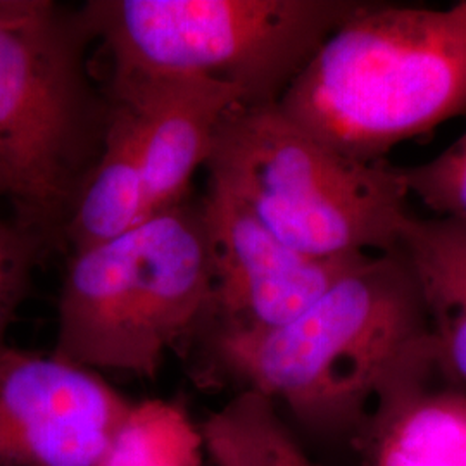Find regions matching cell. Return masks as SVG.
I'll return each mask as SVG.
<instances>
[{
	"mask_svg": "<svg viewBox=\"0 0 466 466\" xmlns=\"http://www.w3.org/2000/svg\"><path fill=\"white\" fill-rule=\"evenodd\" d=\"M350 450L360 466H466V390L432 335L385 380Z\"/></svg>",
	"mask_w": 466,
	"mask_h": 466,
	"instance_id": "cell-9",
	"label": "cell"
},
{
	"mask_svg": "<svg viewBox=\"0 0 466 466\" xmlns=\"http://www.w3.org/2000/svg\"><path fill=\"white\" fill-rule=\"evenodd\" d=\"M134 400L54 354L0 348V466H99Z\"/></svg>",
	"mask_w": 466,
	"mask_h": 466,
	"instance_id": "cell-7",
	"label": "cell"
},
{
	"mask_svg": "<svg viewBox=\"0 0 466 466\" xmlns=\"http://www.w3.org/2000/svg\"><path fill=\"white\" fill-rule=\"evenodd\" d=\"M99 466H213L199 423L178 400L134 402Z\"/></svg>",
	"mask_w": 466,
	"mask_h": 466,
	"instance_id": "cell-14",
	"label": "cell"
},
{
	"mask_svg": "<svg viewBox=\"0 0 466 466\" xmlns=\"http://www.w3.org/2000/svg\"><path fill=\"white\" fill-rule=\"evenodd\" d=\"M199 425L213 466H317L279 408L256 390H240Z\"/></svg>",
	"mask_w": 466,
	"mask_h": 466,
	"instance_id": "cell-13",
	"label": "cell"
},
{
	"mask_svg": "<svg viewBox=\"0 0 466 466\" xmlns=\"http://www.w3.org/2000/svg\"><path fill=\"white\" fill-rule=\"evenodd\" d=\"M111 102L135 119L146 175L149 218L188 199L190 182L204 167L219 123L244 106L232 85L209 78H149L109 84Z\"/></svg>",
	"mask_w": 466,
	"mask_h": 466,
	"instance_id": "cell-10",
	"label": "cell"
},
{
	"mask_svg": "<svg viewBox=\"0 0 466 466\" xmlns=\"http://www.w3.org/2000/svg\"><path fill=\"white\" fill-rule=\"evenodd\" d=\"M398 250L417 283L439 358L466 390V227L411 215Z\"/></svg>",
	"mask_w": 466,
	"mask_h": 466,
	"instance_id": "cell-11",
	"label": "cell"
},
{
	"mask_svg": "<svg viewBox=\"0 0 466 466\" xmlns=\"http://www.w3.org/2000/svg\"><path fill=\"white\" fill-rule=\"evenodd\" d=\"M429 337L417 283L394 250L367 256L283 327L208 332L192 350L202 385L256 390L304 432L350 450L385 380Z\"/></svg>",
	"mask_w": 466,
	"mask_h": 466,
	"instance_id": "cell-1",
	"label": "cell"
},
{
	"mask_svg": "<svg viewBox=\"0 0 466 466\" xmlns=\"http://www.w3.org/2000/svg\"><path fill=\"white\" fill-rule=\"evenodd\" d=\"M400 177L410 198L466 227V132L431 161L400 167Z\"/></svg>",
	"mask_w": 466,
	"mask_h": 466,
	"instance_id": "cell-15",
	"label": "cell"
},
{
	"mask_svg": "<svg viewBox=\"0 0 466 466\" xmlns=\"http://www.w3.org/2000/svg\"><path fill=\"white\" fill-rule=\"evenodd\" d=\"M47 246L16 221L0 218V348L26 298L35 267Z\"/></svg>",
	"mask_w": 466,
	"mask_h": 466,
	"instance_id": "cell-16",
	"label": "cell"
},
{
	"mask_svg": "<svg viewBox=\"0 0 466 466\" xmlns=\"http://www.w3.org/2000/svg\"><path fill=\"white\" fill-rule=\"evenodd\" d=\"M200 209L215 283L213 319L204 333H258L283 327L367 258L319 259L298 252L213 187L200 199Z\"/></svg>",
	"mask_w": 466,
	"mask_h": 466,
	"instance_id": "cell-8",
	"label": "cell"
},
{
	"mask_svg": "<svg viewBox=\"0 0 466 466\" xmlns=\"http://www.w3.org/2000/svg\"><path fill=\"white\" fill-rule=\"evenodd\" d=\"M213 309L200 200L187 199L111 242L71 252L52 354L92 371L154 379L167 350H192Z\"/></svg>",
	"mask_w": 466,
	"mask_h": 466,
	"instance_id": "cell-3",
	"label": "cell"
},
{
	"mask_svg": "<svg viewBox=\"0 0 466 466\" xmlns=\"http://www.w3.org/2000/svg\"><path fill=\"white\" fill-rule=\"evenodd\" d=\"M113 111L97 161L90 167L61 233L71 252L92 249L132 232L149 218L146 175L132 113Z\"/></svg>",
	"mask_w": 466,
	"mask_h": 466,
	"instance_id": "cell-12",
	"label": "cell"
},
{
	"mask_svg": "<svg viewBox=\"0 0 466 466\" xmlns=\"http://www.w3.org/2000/svg\"><path fill=\"white\" fill-rule=\"evenodd\" d=\"M327 147L380 163L402 142L466 115V15L361 5L313 54L277 102Z\"/></svg>",
	"mask_w": 466,
	"mask_h": 466,
	"instance_id": "cell-2",
	"label": "cell"
},
{
	"mask_svg": "<svg viewBox=\"0 0 466 466\" xmlns=\"http://www.w3.org/2000/svg\"><path fill=\"white\" fill-rule=\"evenodd\" d=\"M90 42L80 9L0 0V167L15 221L46 246L61 240L113 111L90 76Z\"/></svg>",
	"mask_w": 466,
	"mask_h": 466,
	"instance_id": "cell-4",
	"label": "cell"
},
{
	"mask_svg": "<svg viewBox=\"0 0 466 466\" xmlns=\"http://www.w3.org/2000/svg\"><path fill=\"white\" fill-rule=\"evenodd\" d=\"M456 4L460 5V9H461V11H463V13H465L466 15V0H461V2H456Z\"/></svg>",
	"mask_w": 466,
	"mask_h": 466,
	"instance_id": "cell-18",
	"label": "cell"
},
{
	"mask_svg": "<svg viewBox=\"0 0 466 466\" xmlns=\"http://www.w3.org/2000/svg\"><path fill=\"white\" fill-rule=\"evenodd\" d=\"M9 194H11V184H9V178L4 171V167H0V198L9 199Z\"/></svg>",
	"mask_w": 466,
	"mask_h": 466,
	"instance_id": "cell-17",
	"label": "cell"
},
{
	"mask_svg": "<svg viewBox=\"0 0 466 466\" xmlns=\"http://www.w3.org/2000/svg\"><path fill=\"white\" fill-rule=\"evenodd\" d=\"M204 167L208 187L237 200L268 232L311 258L394 252L411 217L400 167L339 154L277 104L228 111Z\"/></svg>",
	"mask_w": 466,
	"mask_h": 466,
	"instance_id": "cell-5",
	"label": "cell"
},
{
	"mask_svg": "<svg viewBox=\"0 0 466 466\" xmlns=\"http://www.w3.org/2000/svg\"><path fill=\"white\" fill-rule=\"evenodd\" d=\"M356 0H90L80 7L107 54L109 84L209 78L244 106L277 104Z\"/></svg>",
	"mask_w": 466,
	"mask_h": 466,
	"instance_id": "cell-6",
	"label": "cell"
}]
</instances>
